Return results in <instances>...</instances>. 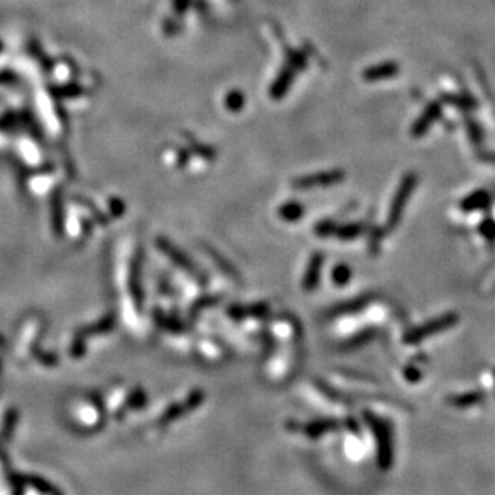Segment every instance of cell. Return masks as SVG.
<instances>
[{
  "instance_id": "obj_4",
  "label": "cell",
  "mask_w": 495,
  "mask_h": 495,
  "mask_svg": "<svg viewBox=\"0 0 495 495\" xmlns=\"http://www.w3.org/2000/svg\"><path fill=\"white\" fill-rule=\"evenodd\" d=\"M337 428V423L332 420H322V422H313L310 425L302 427L303 434L310 436V438H319L324 433H327L329 429Z\"/></svg>"
},
{
  "instance_id": "obj_1",
  "label": "cell",
  "mask_w": 495,
  "mask_h": 495,
  "mask_svg": "<svg viewBox=\"0 0 495 495\" xmlns=\"http://www.w3.org/2000/svg\"><path fill=\"white\" fill-rule=\"evenodd\" d=\"M365 417H367V422L370 423V427H372V429H374L375 438H377V444H379L380 465H381L383 468H390L391 467V460H393L390 428H388L385 423L380 420V418L374 417L372 414H365Z\"/></svg>"
},
{
  "instance_id": "obj_5",
  "label": "cell",
  "mask_w": 495,
  "mask_h": 495,
  "mask_svg": "<svg viewBox=\"0 0 495 495\" xmlns=\"http://www.w3.org/2000/svg\"><path fill=\"white\" fill-rule=\"evenodd\" d=\"M451 404L458 405V408H467V405H473L476 403H479L481 401V394L479 393H468L465 394V396H457L449 399Z\"/></svg>"
},
{
  "instance_id": "obj_9",
  "label": "cell",
  "mask_w": 495,
  "mask_h": 495,
  "mask_svg": "<svg viewBox=\"0 0 495 495\" xmlns=\"http://www.w3.org/2000/svg\"><path fill=\"white\" fill-rule=\"evenodd\" d=\"M405 377H408V379L409 380H412V381H415V380H418V379H420V372H418V370H414V367H409L408 370H405Z\"/></svg>"
},
{
  "instance_id": "obj_8",
  "label": "cell",
  "mask_w": 495,
  "mask_h": 495,
  "mask_svg": "<svg viewBox=\"0 0 495 495\" xmlns=\"http://www.w3.org/2000/svg\"><path fill=\"white\" fill-rule=\"evenodd\" d=\"M358 234H359L358 226H351V229H345V231L340 233L341 238H355Z\"/></svg>"
},
{
  "instance_id": "obj_7",
  "label": "cell",
  "mask_w": 495,
  "mask_h": 495,
  "mask_svg": "<svg viewBox=\"0 0 495 495\" xmlns=\"http://www.w3.org/2000/svg\"><path fill=\"white\" fill-rule=\"evenodd\" d=\"M367 302V297H362V298H359V300H355V302H350V303H346L348 306H338L337 310H334V314H345V313H353V311H358V310H361L364 303Z\"/></svg>"
},
{
  "instance_id": "obj_6",
  "label": "cell",
  "mask_w": 495,
  "mask_h": 495,
  "mask_svg": "<svg viewBox=\"0 0 495 495\" xmlns=\"http://www.w3.org/2000/svg\"><path fill=\"white\" fill-rule=\"evenodd\" d=\"M351 278V271L345 264H338L337 268L334 269V282L338 286L348 284V281Z\"/></svg>"
},
{
  "instance_id": "obj_2",
  "label": "cell",
  "mask_w": 495,
  "mask_h": 495,
  "mask_svg": "<svg viewBox=\"0 0 495 495\" xmlns=\"http://www.w3.org/2000/svg\"><path fill=\"white\" fill-rule=\"evenodd\" d=\"M457 321H458L457 314L441 316L439 319L429 321L427 324H423L422 327L412 330V332H409L408 335H405L404 341H405V343H409V345H415V343H418V341L425 340L428 337H432V335H436V334H439V332H444V330L451 329L452 326H456Z\"/></svg>"
},
{
  "instance_id": "obj_10",
  "label": "cell",
  "mask_w": 495,
  "mask_h": 495,
  "mask_svg": "<svg viewBox=\"0 0 495 495\" xmlns=\"http://www.w3.org/2000/svg\"><path fill=\"white\" fill-rule=\"evenodd\" d=\"M298 215H300V210H298V207H295V205H292V207L288 209L287 215H284V216H286V218H288V220H295V218H298Z\"/></svg>"
},
{
  "instance_id": "obj_3",
  "label": "cell",
  "mask_w": 495,
  "mask_h": 495,
  "mask_svg": "<svg viewBox=\"0 0 495 495\" xmlns=\"http://www.w3.org/2000/svg\"><path fill=\"white\" fill-rule=\"evenodd\" d=\"M321 269H322V255L321 253H317L313 258H311L308 271H306L305 274V281H303V287L306 291L311 292L313 288L319 284V276H321Z\"/></svg>"
}]
</instances>
